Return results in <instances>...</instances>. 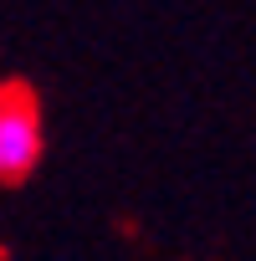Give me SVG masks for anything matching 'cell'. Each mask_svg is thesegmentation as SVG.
Here are the masks:
<instances>
[{
	"label": "cell",
	"mask_w": 256,
	"mask_h": 261,
	"mask_svg": "<svg viewBox=\"0 0 256 261\" xmlns=\"http://www.w3.org/2000/svg\"><path fill=\"white\" fill-rule=\"evenodd\" d=\"M41 159V123L31 97L0 92V179H26Z\"/></svg>",
	"instance_id": "1"
}]
</instances>
